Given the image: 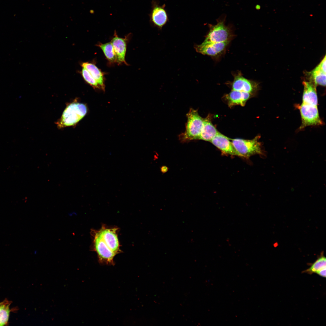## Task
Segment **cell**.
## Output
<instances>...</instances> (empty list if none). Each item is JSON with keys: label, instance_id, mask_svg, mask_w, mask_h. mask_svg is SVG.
Listing matches in <instances>:
<instances>
[{"label": "cell", "instance_id": "1", "mask_svg": "<svg viewBox=\"0 0 326 326\" xmlns=\"http://www.w3.org/2000/svg\"><path fill=\"white\" fill-rule=\"evenodd\" d=\"M226 15H222L217 19L215 25L209 24V31L204 42L219 43L229 42L234 35L231 24L226 25Z\"/></svg>", "mask_w": 326, "mask_h": 326}, {"label": "cell", "instance_id": "2", "mask_svg": "<svg viewBox=\"0 0 326 326\" xmlns=\"http://www.w3.org/2000/svg\"><path fill=\"white\" fill-rule=\"evenodd\" d=\"M187 121L184 132L179 135L182 142L199 139L203 126L204 118L199 114L198 110L190 108L187 114Z\"/></svg>", "mask_w": 326, "mask_h": 326}, {"label": "cell", "instance_id": "3", "mask_svg": "<svg viewBox=\"0 0 326 326\" xmlns=\"http://www.w3.org/2000/svg\"><path fill=\"white\" fill-rule=\"evenodd\" d=\"M87 112L85 104L74 101L66 107L56 124L60 128L74 126L85 117Z\"/></svg>", "mask_w": 326, "mask_h": 326}, {"label": "cell", "instance_id": "4", "mask_svg": "<svg viewBox=\"0 0 326 326\" xmlns=\"http://www.w3.org/2000/svg\"><path fill=\"white\" fill-rule=\"evenodd\" d=\"M260 138V136H258L251 140L235 139H231V140L240 156L247 158L262 153L261 143L259 141Z\"/></svg>", "mask_w": 326, "mask_h": 326}, {"label": "cell", "instance_id": "5", "mask_svg": "<svg viewBox=\"0 0 326 326\" xmlns=\"http://www.w3.org/2000/svg\"><path fill=\"white\" fill-rule=\"evenodd\" d=\"M91 232L93 238V248L97 254L100 263L114 265L113 258L116 254L105 244L97 231L92 230Z\"/></svg>", "mask_w": 326, "mask_h": 326}, {"label": "cell", "instance_id": "6", "mask_svg": "<svg viewBox=\"0 0 326 326\" xmlns=\"http://www.w3.org/2000/svg\"><path fill=\"white\" fill-rule=\"evenodd\" d=\"M302 124L299 128L302 129L306 126L322 125L323 123L320 118L317 106L302 103L298 106Z\"/></svg>", "mask_w": 326, "mask_h": 326}, {"label": "cell", "instance_id": "7", "mask_svg": "<svg viewBox=\"0 0 326 326\" xmlns=\"http://www.w3.org/2000/svg\"><path fill=\"white\" fill-rule=\"evenodd\" d=\"M229 42L214 43L203 42L195 46L196 50L204 55L215 57L220 56L225 50Z\"/></svg>", "mask_w": 326, "mask_h": 326}, {"label": "cell", "instance_id": "8", "mask_svg": "<svg viewBox=\"0 0 326 326\" xmlns=\"http://www.w3.org/2000/svg\"><path fill=\"white\" fill-rule=\"evenodd\" d=\"M131 35L129 34L124 38L120 37L117 35L116 31H114L113 37L111 42L113 45L116 57L117 62L118 64L124 63L128 64L125 59L128 40Z\"/></svg>", "mask_w": 326, "mask_h": 326}, {"label": "cell", "instance_id": "9", "mask_svg": "<svg viewBox=\"0 0 326 326\" xmlns=\"http://www.w3.org/2000/svg\"><path fill=\"white\" fill-rule=\"evenodd\" d=\"M117 230L116 228H108L103 226L97 231L105 244L116 254L120 251Z\"/></svg>", "mask_w": 326, "mask_h": 326}, {"label": "cell", "instance_id": "10", "mask_svg": "<svg viewBox=\"0 0 326 326\" xmlns=\"http://www.w3.org/2000/svg\"><path fill=\"white\" fill-rule=\"evenodd\" d=\"M232 87V90L253 94L257 91L258 84L254 81L245 78L241 74L238 73L234 75Z\"/></svg>", "mask_w": 326, "mask_h": 326}, {"label": "cell", "instance_id": "11", "mask_svg": "<svg viewBox=\"0 0 326 326\" xmlns=\"http://www.w3.org/2000/svg\"><path fill=\"white\" fill-rule=\"evenodd\" d=\"M231 139L219 133L210 142L224 153L240 156L239 154L230 141Z\"/></svg>", "mask_w": 326, "mask_h": 326}, {"label": "cell", "instance_id": "12", "mask_svg": "<svg viewBox=\"0 0 326 326\" xmlns=\"http://www.w3.org/2000/svg\"><path fill=\"white\" fill-rule=\"evenodd\" d=\"M326 56L313 70L308 72L309 81L314 83L316 86H323L326 85Z\"/></svg>", "mask_w": 326, "mask_h": 326}, {"label": "cell", "instance_id": "13", "mask_svg": "<svg viewBox=\"0 0 326 326\" xmlns=\"http://www.w3.org/2000/svg\"><path fill=\"white\" fill-rule=\"evenodd\" d=\"M302 103L317 106L318 98L317 86L312 82L304 81Z\"/></svg>", "mask_w": 326, "mask_h": 326}, {"label": "cell", "instance_id": "14", "mask_svg": "<svg viewBox=\"0 0 326 326\" xmlns=\"http://www.w3.org/2000/svg\"><path fill=\"white\" fill-rule=\"evenodd\" d=\"M150 19L152 23L156 26L161 27L164 26L168 19L164 7L155 4L154 3L150 14Z\"/></svg>", "mask_w": 326, "mask_h": 326}, {"label": "cell", "instance_id": "15", "mask_svg": "<svg viewBox=\"0 0 326 326\" xmlns=\"http://www.w3.org/2000/svg\"><path fill=\"white\" fill-rule=\"evenodd\" d=\"M251 95L247 92L232 90L226 95V98L229 107L236 105L244 106Z\"/></svg>", "mask_w": 326, "mask_h": 326}, {"label": "cell", "instance_id": "16", "mask_svg": "<svg viewBox=\"0 0 326 326\" xmlns=\"http://www.w3.org/2000/svg\"><path fill=\"white\" fill-rule=\"evenodd\" d=\"M219 132L213 124L210 116L204 118L203 124L199 139L210 142Z\"/></svg>", "mask_w": 326, "mask_h": 326}, {"label": "cell", "instance_id": "17", "mask_svg": "<svg viewBox=\"0 0 326 326\" xmlns=\"http://www.w3.org/2000/svg\"><path fill=\"white\" fill-rule=\"evenodd\" d=\"M82 66L86 69L95 80L100 86L101 89L105 90L104 74L103 72L94 64L88 62H83Z\"/></svg>", "mask_w": 326, "mask_h": 326}, {"label": "cell", "instance_id": "18", "mask_svg": "<svg viewBox=\"0 0 326 326\" xmlns=\"http://www.w3.org/2000/svg\"><path fill=\"white\" fill-rule=\"evenodd\" d=\"M326 260L323 255L320 256L310 267L303 271L309 274L316 273L323 277H326Z\"/></svg>", "mask_w": 326, "mask_h": 326}, {"label": "cell", "instance_id": "19", "mask_svg": "<svg viewBox=\"0 0 326 326\" xmlns=\"http://www.w3.org/2000/svg\"><path fill=\"white\" fill-rule=\"evenodd\" d=\"M96 45L101 49L109 62L113 63L117 62L116 56L111 42L105 43H99Z\"/></svg>", "mask_w": 326, "mask_h": 326}, {"label": "cell", "instance_id": "20", "mask_svg": "<svg viewBox=\"0 0 326 326\" xmlns=\"http://www.w3.org/2000/svg\"><path fill=\"white\" fill-rule=\"evenodd\" d=\"M10 305L8 302L0 307V326L5 325L8 321L10 314Z\"/></svg>", "mask_w": 326, "mask_h": 326}, {"label": "cell", "instance_id": "21", "mask_svg": "<svg viewBox=\"0 0 326 326\" xmlns=\"http://www.w3.org/2000/svg\"><path fill=\"white\" fill-rule=\"evenodd\" d=\"M82 74L85 80L92 87L94 88L101 89L97 82L86 69L83 68Z\"/></svg>", "mask_w": 326, "mask_h": 326}, {"label": "cell", "instance_id": "22", "mask_svg": "<svg viewBox=\"0 0 326 326\" xmlns=\"http://www.w3.org/2000/svg\"><path fill=\"white\" fill-rule=\"evenodd\" d=\"M168 167L165 166H162L161 168V171L163 173H165L168 170Z\"/></svg>", "mask_w": 326, "mask_h": 326}, {"label": "cell", "instance_id": "23", "mask_svg": "<svg viewBox=\"0 0 326 326\" xmlns=\"http://www.w3.org/2000/svg\"><path fill=\"white\" fill-rule=\"evenodd\" d=\"M8 301L7 300H5L3 302L0 303V307L4 304L8 302Z\"/></svg>", "mask_w": 326, "mask_h": 326}]
</instances>
